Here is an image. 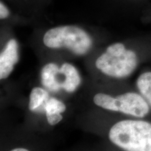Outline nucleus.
I'll return each instance as SVG.
<instances>
[{
    "mask_svg": "<svg viewBox=\"0 0 151 151\" xmlns=\"http://www.w3.org/2000/svg\"><path fill=\"white\" fill-rule=\"evenodd\" d=\"M109 138L125 151H151V123L144 120H122L113 124Z\"/></svg>",
    "mask_w": 151,
    "mask_h": 151,
    "instance_id": "f257e3e1",
    "label": "nucleus"
},
{
    "mask_svg": "<svg viewBox=\"0 0 151 151\" xmlns=\"http://www.w3.org/2000/svg\"><path fill=\"white\" fill-rule=\"evenodd\" d=\"M19 61L18 43L12 39L7 42L0 55V79L6 78Z\"/></svg>",
    "mask_w": 151,
    "mask_h": 151,
    "instance_id": "39448f33",
    "label": "nucleus"
},
{
    "mask_svg": "<svg viewBox=\"0 0 151 151\" xmlns=\"http://www.w3.org/2000/svg\"><path fill=\"white\" fill-rule=\"evenodd\" d=\"M43 41L48 48H66L77 55L86 54L92 46L90 36L82 28L75 25L52 28L43 36Z\"/></svg>",
    "mask_w": 151,
    "mask_h": 151,
    "instance_id": "7ed1b4c3",
    "label": "nucleus"
},
{
    "mask_svg": "<svg viewBox=\"0 0 151 151\" xmlns=\"http://www.w3.org/2000/svg\"><path fill=\"white\" fill-rule=\"evenodd\" d=\"M9 16V11L7 9V7L4 4L2 1L0 2V18L5 19L8 18Z\"/></svg>",
    "mask_w": 151,
    "mask_h": 151,
    "instance_id": "9b49d317",
    "label": "nucleus"
},
{
    "mask_svg": "<svg viewBox=\"0 0 151 151\" xmlns=\"http://www.w3.org/2000/svg\"><path fill=\"white\" fill-rule=\"evenodd\" d=\"M60 74L65 76L62 82V88L67 92H75L80 86L81 78L76 68L69 63H64L60 68Z\"/></svg>",
    "mask_w": 151,
    "mask_h": 151,
    "instance_id": "0eeeda50",
    "label": "nucleus"
},
{
    "mask_svg": "<svg viewBox=\"0 0 151 151\" xmlns=\"http://www.w3.org/2000/svg\"><path fill=\"white\" fill-rule=\"evenodd\" d=\"M42 106L43 110L46 112L47 121L50 125H55L62 121L63 116L61 113L66 111V106L62 101L56 98L50 97L46 100Z\"/></svg>",
    "mask_w": 151,
    "mask_h": 151,
    "instance_id": "6e6552de",
    "label": "nucleus"
},
{
    "mask_svg": "<svg viewBox=\"0 0 151 151\" xmlns=\"http://www.w3.org/2000/svg\"><path fill=\"white\" fill-rule=\"evenodd\" d=\"M11 151H29V150H28L27 149L23 148H17L13 149V150H11Z\"/></svg>",
    "mask_w": 151,
    "mask_h": 151,
    "instance_id": "f8f14e48",
    "label": "nucleus"
},
{
    "mask_svg": "<svg viewBox=\"0 0 151 151\" xmlns=\"http://www.w3.org/2000/svg\"><path fill=\"white\" fill-rule=\"evenodd\" d=\"M48 96L49 94L46 90L39 87L34 88L29 95V110L35 111L40 109L46 100L48 99Z\"/></svg>",
    "mask_w": 151,
    "mask_h": 151,
    "instance_id": "1a4fd4ad",
    "label": "nucleus"
},
{
    "mask_svg": "<svg viewBox=\"0 0 151 151\" xmlns=\"http://www.w3.org/2000/svg\"><path fill=\"white\" fill-rule=\"evenodd\" d=\"M60 68L56 64H47L41 69V83L49 91L58 92L62 88V83L58 78Z\"/></svg>",
    "mask_w": 151,
    "mask_h": 151,
    "instance_id": "423d86ee",
    "label": "nucleus"
},
{
    "mask_svg": "<svg viewBox=\"0 0 151 151\" xmlns=\"http://www.w3.org/2000/svg\"><path fill=\"white\" fill-rule=\"evenodd\" d=\"M138 90L151 107V72L141 73L137 81Z\"/></svg>",
    "mask_w": 151,
    "mask_h": 151,
    "instance_id": "9d476101",
    "label": "nucleus"
},
{
    "mask_svg": "<svg viewBox=\"0 0 151 151\" xmlns=\"http://www.w3.org/2000/svg\"><path fill=\"white\" fill-rule=\"evenodd\" d=\"M150 110L143 96L135 92H125L114 99V111L135 117L144 118Z\"/></svg>",
    "mask_w": 151,
    "mask_h": 151,
    "instance_id": "20e7f679",
    "label": "nucleus"
},
{
    "mask_svg": "<svg viewBox=\"0 0 151 151\" xmlns=\"http://www.w3.org/2000/svg\"><path fill=\"white\" fill-rule=\"evenodd\" d=\"M96 67L105 75L113 78H126L134 71L138 65L137 54L127 50L121 43L111 45L95 62Z\"/></svg>",
    "mask_w": 151,
    "mask_h": 151,
    "instance_id": "f03ea898",
    "label": "nucleus"
}]
</instances>
